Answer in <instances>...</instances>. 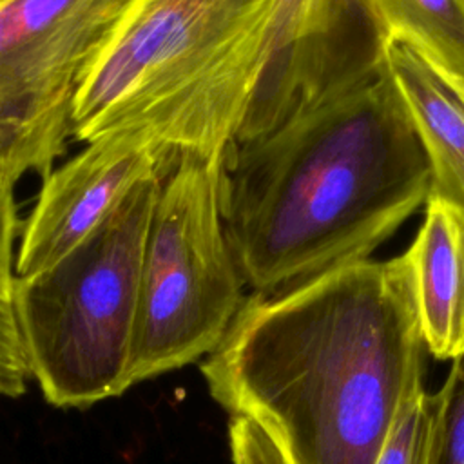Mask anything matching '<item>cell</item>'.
I'll return each mask as SVG.
<instances>
[{
  "instance_id": "cell-12",
  "label": "cell",
  "mask_w": 464,
  "mask_h": 464,
  "mask_svg": "<svg viewBox=\"0 0 464 464\" xmlns=\"http://www.w3.org/2000/svg\"><path fill=\"white\" fill-rule=\"evenodd\" d=\"M437 410V393L417 386L404 399L375 464H428Z\"/></svg>"
},
{
  "instance_id": "cell-10",
  "label": "cell",
  "mask_w": 464,
  "mask_h": 464,
  "mask_svg": "<svg viewBox=\"0 0 464 464\" xmlns=\"http://www.w3.org/2000/svg\"><path fill=\"white\" fill-rule=\"evenodd\" d=\"M386 44L402 42L464 83V0H366Z\"/></svg>"
},
{
  "instance_id": "cell-5",
  "label": "cell",
  "mask_w": 464,
  "mask_h": 464,
  "mask_svg": "<svg viewBox=\"0 0 464 464\" xmlns=\"http://www.w3.org/2000/svg\"><path fill=\"white\" fill-rule=\"evenodd\" d=\"M223 158H181L161 179L141 259L129 384L212 353L246 294L225 223Z\"/></svg>"
},
{
  "instance_id": "cell-9",
  "label": "cell",
  "mask_w": 464,
  "mask_h": 464,
  "mask_svg": "<svg viewBox=\"0 0 464 464\" xmlns=\"http://www.w3.org/2000/svg\"><path fill=\"white\" fill-rule=\"evenodd\" d=\"M402 256L426 350L453 361L464 353V219L444 201L428 199L424 221Z\"/></svg>"
},
{
  "instance_id": "cell-8",
  "label": "cell",
  "mask_w": 464,
  "mask_h": 464,
  "mask_svg": "<svg viewBox=\"0 0 464 464\" xmlns=\"http://www.w3.org/2000/svg\"><path fill=\"white\" fill-rule=\"evenodd\" d=\"M384 56L428 156V199L464 219V83L402 42L386 44Z\"/></svg>"
},
{
  "instance_id": "cell-7",
  "label": "cell",
  "mask_w": 464,
  "mask_h": 464,
  "mask_svg": "<svg viewBox=\"0 0 464 464\" xmlns=\"http://www.w3.org/2000/svg\"><path fill=\"white\" fill-rule=\"evenodd\" d=\"M83 145L42 178L22 223L16 277L58 265L103 228L141 181L169 172L160 152L132 134H109Z\"/></svg>"
},
{
  "instance_id": "cell-6",
  "label": "cell",
  "mask_w": 464,
  "mask_h": 464,
  "mask_svg": "<svg viewBox=\"0 0 464 464\" xmlns=\"http://www.w3.org/2000/svg\"><path fill=\"white\" fill-rule=\"evenodd\" d=\"M134 0H0V154L16 179L67 150L76 92Z\"/></svg>"
},
{
  "instance_id": "cell-3",
  "label": "cell",
  "mask_w": 464,
  "mask_h": 464,
  "mask_svg": "<svg viewBox=\"0 0 464 464\" xmlns=\"http://www.w3.org/2000/svg\"><path fill=\"white\" fill-rule=\"evenodd\" d=\"M274 0H134L76 92L71 138L132 134L169 170L223 158L265 69Z\"/></svg>"
},
{
  "instance_id": "cell-2",
  "label": "cell",
  "mask_w": 464,
  "mask_h": 464,
  "mask_svg": "<svg viewBox=\"0 0 464 464\" xmlns=\"http://www.w3.org/2000/svg\"><path fill=\"white\" fill-rule=\"evenodd\" d=\"M428 196V156L386 56L225 154L227 234L257 294L368 259Z\"/></svg>"
},
{
  "instance_id": "cell-11",
  "label": "cell",
  "mask_w": 464,
  "mask_h": 464,
  "mask_svg": "<svg viewBox=\"0 0 464 464\" xmlns=\"http://www.w3.org/2000/svg\"><path fill=\"white\" fill-rule=\"evenodd\" d=\"M16 183L0 154V397L11 399L24 395L31 379L14 314V245L22 230L14 199Z\"/></svg>"
},
{
  "instance_id": "cell-13",
  "label": "cell",
  "mask_w": 464,
  "mask_h": 464,
  "mask_svg": "<svg viewBox=\"0 0 464 464\" xmlns=\"http://www.w3.org/2000/svg\"><path fill=\"white\" fill-rule=\"evenodd\" d=\"M437 397L428 464H464V353L453 359Z\"/></svg>"
},
{
  "instance_id": "cell-14",
  "label": "cell",
  "mask_w": 464,
  "mask_h": 464,
  "mask_svg": "<svg viewBox=\"0 0 464 464\" xmlns=\"http://www.w3.org/2000/svg\"><path fill=\"white\" fill-rule=\"evenodd\" d=\"M232 464H288L272 439L248 417H230Z\"/></svg>"
},
{
  "instance_id": "cell-1",
  "label": "cell",
  "mask_w": 464,
  "mask_h": 464,
  "mask_svg": "<svg viewBox=\"0 0 464 464\" xmlns=\"http://www.w3.org/2000/svg\"><path fill=\"white\" fill-rule=\"evenodd\" d=\"M424 350L401 254L250 292L201 373L210 397L252 419L288 464H375L422 384Z\"/></svg>"
},
{
  "instance_id": "cell-4",
  "label": "cell",
  "mask_w": 464,
  "mask_h": 464,
  "mask_svg": "<svg viewBox=\"0 0 464 464\" xmlns=\"http://www.w3.org/2000/svg\"><path fill=\"white\" fill-rule=\"evenodd\" d=\"M161 179L141 181L58 265L16 277L14 314L29 373L53 406L87 408L130 388L141 259Z\"/></svg>"
}]
</instances>
